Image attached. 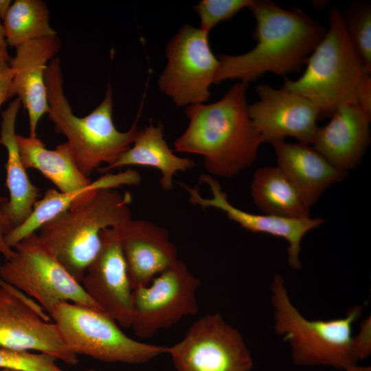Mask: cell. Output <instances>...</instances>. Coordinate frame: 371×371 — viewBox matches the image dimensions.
<instances>
[{"label": "cell", "instance_id": "4316f807", "mask_svg": "<svg viewBox=\"0 0 371 371\" xmlns=\"http://www.w3.org/2000/svg\"><path fill=\"white\" fill-rule=\"evenodd\" d=\"M56 357L45 352L0 347V369L16 371H65L56 364ZM85 371H97L88 370Z\"/></svg>", "mask_w": 371, "mask_h": 371}, {"label": "cell", "instance_id": "52a82bcc", "mask_svg": "<svg viewBox=\"0 0 371 371\" xmlns=\"http://www.w3.org/2000/svg\"><path fill=\"white\" fill-rule=\"evenodd\" d=\"M49 315L66 347L76 355L105 363L140 364L168 352V346L130 338L109 315L89 306L62 302Z\"/></svg>", "mask_w": 371, "mask_h": 371}, {"label": "cell", "instance_id": "1f68e13d", "mask_svg": "<svg viewBox=\"0 0 371 371\" xmlns=\"http://www.w3.org/2000/svg\"><path fill=\"white\" fill-rule=\"evenodd\" d=\"M357 102L371 117V75L366 77L360 85L357 94Z\"/></svg>", "mask_w": 371, "mask_h": 371}, {"label": "cell", "instance_id": "4dcf8cb0", "mask_svg": "<svg viewBox=\"0 0 371 371\" xmlns=\"http://www.w3.org/2000/svg\"><path fill=\"white\" fill-rule=\"evenodd\" d=\"M12 71L8 63L0 61V108L10 97Z\"/></svg>", "mask_w": 371, "mask_h": 371}, {"label": "cell", "instance_id": "ac0fdd59", "mask_svg": "<svg viewBox=\"0 0 371 371\" xmlns=\"http://www.w3.org/2000/svg\"><path fill=\"white\" fill-rule=\"evenodd\" d=\"M370 120L357 101L344 103L327 124L318 128L313 148L337 168L346 172L353 169L368 147Z\"/></svg>", "mask_w": 371, "mask_h": 371}, {"label": "cell", "instance_id": "603a6c76", "mask_svg": "<svg viewBox=\"0 0 371 371\" xmlns=\"http://www.w3.org/2000/svg\"><path fill=\"white\" fill-rule=\"evenodd\" d=\"M16 137L21 159L26 170H38L58 190L72 192L91 183L79 170L67 142L50 150L37 137L16 134Z\"/></svg>", "mask_w": 371, "mask_h": 371}, {"label": "cell", "instance_id": "9c48e42d", "mask_svg": "<svg viewBox=\"0 0 371 371\" xmlns=\"http://www.w3.org/2000/svg\"><path fill=\"white\" fill-rule=\"evenodd\" d=\"M208 37L209 32L184 25L167 45L168 64L158 84L177 106L203 104L210 96L220 62Z\"/></svg>", "mask_w": 371, "mask_h": 371}, {"label": "cell", "instance_id": "7c38bea8", "mask_svg": "<svg viewBox=\"0 0 371 371\" xmlns=\"http://www.w3.org/2000/svg\"><path fill=\"white\" fill-rule=\"evenodd\" d=\"M0 347L34 350L56 357L69 365L78 355L65 345L58 327L34 300L0 280Z\"/></svg>", "mask_w": 371, "mask_h": 371}, {"label": "cell", "instance_id": "9a60e30c", "mask_svg": "<svg viewBox=\"0 0 371 371\" xmlns=\"http://www.w3.org/2000/svg\"><path fill=\"white\" fill-rule=\"evenodd\" d=\"M199 181L207 183L212 197L205 199L201 196L198 188L180 183L188 192L189 201L201 208L214 207L223 211L227 216L251 232H262L281 237L289 243L288 264L293 269L302 268L300 260V243L304 236L310 230L324 223L322 218H287L267 214H254L234 207L227 201L225 192L219 183L210 175H201Z\"/></svg>", "mask_w": 371, "mask_h": 371}, {"label": "cell", "instance_id": "30bf717a", "mask_svg": "<svg viewBox=\"0 0 371 371\" xmlns=\"http://www.w3.org/2000/svg\"><path fill=\"white\" fill-rule=\"evenodd\" d=\"M167 354L177 371H250L254 366L243 335L219 313L196 320Z\"/></svg>", "mask_w": 371, "mask_h": 371}, {"label": "cell", "instance_id": "f546056e", "mask_svg": "<svg viewBox=\"0 0 371 371\" xmlns=\"http://www.w3.org/2000/svg\"><path fill=\"white\" fill-rule=\"evenodd\" d=\"M8 198L0 196V205L6 202ZM13 229V227L5 216L0 210V254H2L5 260L9 259L13 255V249L10 247L5 239L6 234Z\"/></svg>", "mask_w": 371, "mask_h": 371}, {"label": "cell", "instance_id": "5b68a950", "mask_svg": "<svg viewBox=\"0 0 371 371\" xmlns=\"http://www.w3.org/2000/svg\"><path fill=\"white\" fill-rule=\"evenodd\" d=\"M274 330L286 341L294 364L330 366L346 370L359 361L353 348L352 326L361 317L363 306L350 307L340 318L310 320L294 306L283 277L275 274L270 286Z\"/></svg>", "mask_w": 371, "mask_h": 371}, {"label": "cell", "instance_id": "d6a6232c", "mask_svg": "<svg viewBox=\"0 0 371 371\" xmlns=\"http://www.w3.org/2000/svg\"><path fill=\"white\" fill-rule=\"evenodd\" d=\"M11 57L8 51V45L5 41L2 23L0 21V61L10 63Z\"/></svg>", "mask_w": 371, "mask_h": 371}, {"label": "cell", "instance_id": "3957f363", "mask_svg": "<svg viewBox=\"0 0 371 371\" xmlns=\"http://www.w3.org/2000/svg\"><path fill=\"white\" fill-rule=\"evenodd\" d=\"M129 192L117 188L90 190L78 197L70 207L38 229L41 241L80 284L85 271L98 254L100 233L117 228L131 219Z\"/></svg>", "mask_w": 371, "mask_h": 371}, {"label": "cell", "instance_id": "ffe728a7", "mask_svg": "<svg viewBox=\"0 0 371 371\" xmlns=\"http://www.w3.org/2000/svg\"><path fill=\"white\" fill-rule=\"evenodd\" d=\"M16 98L1 114L0 144L7 150L5 186L9 191L8 201L0 205L13 228L23 223L30 215L40 190L30 180L21 159L15 133L16 116L21 108Z\"/></svg>", "mask_w": 371, "mask_h": 371}, {"label": "cell", "instance_id": "8fae6325", "mask_svg": "<svg viewBox=\"0 0 371 371\" xmlns=\"http://www.w3.org/2000/svg\"><path fill=\"white\" fill-rule=\"evenodd\" d=\"M200 280L178 260L146 286L133 289V313L131 327L146 339L171 327L181 318L198 313L196 293Z\"/></svg>", "mask_w": 371, "mask_h": 371}, {"label": "cell", "instance_id": "277c9868", "mask_svg": "<svg viewBox=\"0 0 371 371\" xmlns=\"http://www.w3.org/2000/svg\"><path fill=\"white\" fill-rule=\"evenodd\" d=\"M45 81L49 109L47 114L56 132L67 138V144L80 172L87 177L102 164H113L130 148L140 130L138 114L126 132L118 131L113 121V99L110 84L103 100L87 115L74 114L63 89V77L59 58L48 64Z\"/></svg>", "mask_w": 371, "mask_h": 371}, {"label": "cell", "instance_id": "7a4b0ae2", "mask_svg": "<svg viewBox=\"0 0 371 371\" xmlns=\"http://www.w3.org/2000/svg\"><path fill=\"white\" fill-rule=\"evenodd\" d=\"M247 86L240 82L217 102L188 106L189 124L175 141V150L201 155L206 170L221 177L250 166L262 142L249 115Z\"/></svg>", "mask_w": 371, "mask_h": 371}, {"label": "cell", "instance_id": "8d00e7d4", "mask_svg": "<svg viewBox=\"0 0 371 371\" xmlns=\"http://www.w3.org/2000/svg\"><path fill=\"white\" fill-rule=\"evenodd\" d=\"M1 280V279L0 278V280Z\"/></svg>", "mask_w": 371, "mask_h": 371}, {"label": "cell", "instance_id": "cb8c5ba5", "mask_svg": "<svg viewBox=\"0 0 371 371\" xmlns=\"http://www.w3.org/2000/svg\"><path fill=\"white\" fill-rule=\"evenodd\" d=\"M251 195L264 214L287 218H310V208L278 166L264 167L255 172Z\"/></svg>", "mask_w": 371, "mask_h": 371}, {"label": "cell", "instance_id": "6da1fadb", "mask_svg": "<svg viewBox=\"0 0 371 371\" xmlns=\"http://www.w3.org/2000/svg\"><path fill=\"white\" fill-rule=\"evenodd\" d=\"M248 8L256 21L257 44L240 55H220L215 83L238 79L248 84L267 72L300 71L326 32L300 9L285 10L268 0H252Z\"/></svg>", "mask_w": 371, "mask_h": 371}, {"label": "cell", "instance_id": "836d02e7", "mask_svg": "<svg viewBox=\"0 0 371 371\" xmlns=\"http://www.w3.org/2000/svg\"><path fill=\"white\" fill-rule=\"evenodd\" d=\"M11 4L10 0H0V20H3Z\"/></svg>", "mask_w": 371, "mask_h": 371}, {"label": "cell", "instance_id": "8992f818", "mask_svg": "<svg viewBox=\"0 0 371 371\" xmlns=\"http://www.w3.org/2000/svg\"><path fill=\"white\" fill-rule=\"evenodd\" d=\"M303 74L286 78L282 88L310 100L319 118L331 116L341 104L357 101L359 88L370 76L359 60L347 36L341 12L332 8L329 28L309 56Z\"/></svg>", "mask_w": 371, "mask_h": 371}, {"label": "cell", "instance_id": "5bb4252c", "mask_svg": "<svg viewBox=\"0 0 371 371\" xmlns=\"http://www.w3.org/2000/svg\"><path fill=\"white\" fill-rule=\"evenodd\" d=\"M258 100L249 105V117L262 143L293 137L312 144L318 129V110L307 98L283 88L265 84L256 87Z\"/></svg>", "mask_w": 371, "mask_h": 371}, {"label": "cell", "instance_id": "2e32d148", "mask_svg": "<svg viewBox=\"0 0 371 371\" xmlns=\"http://www.w3.org/2000/svg\"><path fill=\"white\" fill-rule=\"evenodd\" d=\"M60 47L57 36L34 40L16 48L9 63L12 71L10 97L17 96L27 110L31 137H36L38 123L48 111L45 73Z\"/></svg>", "mask_w": 371, "mask_h": 371}, {"label": "cell", "instance_id": "44dd1931", "mask_svg": "<svg viewBox=\"0 0 371 371\" xmlns=\"http://www.w3.org/2000/svg\"><path fill=\"white\" fill-rule=\"evenodd\" d=\"M195 161L175 155L164 138V126L152 123L140 130L134 143L112 164L99 168L102 175L126 166H143L160 170L159 184L164 191L173 188V177L179 171H186L195 166Z\"/></svg>", "mask_w": 371, "mask_h": 371}, {"label": "cell", "instance_id": "e0dca14e", "mask_svg": "<svg viewBox=\"0 0 371 371\" xmlns=\"http://www.w3.org/2000/svg\"><path fill=\"white\" fill-rule=\"evenodd\" d=\"M116 229L133 289L149 284L179 260L177 247L163 227L130 219Z\"/></svg>", "mask_w": 371, "mask_h": 371}, {"label": "cell", "instance_id": "e575fe53", "mask_svg": "<svg viewBox=\"0 0 371 371\" xmlns=\"http://www.w3.org/2000/svg\"><path fill=\"white\" fill-rule=\"evenodd\" d=\"M345 371H371V367L360 366L356 364L348 368Z\"/></svg>", "mask_w": 371, "mask_h": 371}, {"label": "cell", "instance_id": "484cf974", "mask_svg": "<svg viewBox=\"0 0 371 371\" xmlns=\"http://www.w3.org/2000/svg\"><path fill=\"white\" fill-rule=\"evenodd\" d=\"M348 40L363 68L371 73V4L357 1L342 13Z\"/></svg>", "mask_w": 371, "mask_h": 371}, {"label": "cell", "instance_id": "d4e9b609", "mask_svg": "<svg viewBox=\"0 0 371 371\" xmlns=\"http://www.w3.org/2000/svg\"><path fill=\"white\" fill-rule=\"evenodd\" d=\"M49 14L41 0H15L2 23L8 46L17 48L34 40L56 36Z\"/></svg>", "mask_w": 371, "mask_h": 371}, {"label": "cell", "instance_id": "f1b7e54d", "mask_svg": "<svg viewBox=\"0 0 371 371\" xmlns=\"http://www.w3.org/2000/svg\"><path fill=\"white\" fill-rule=\"evenodd\" d=\"M355 352L359 360L368 358L371 352V322L367 317L361 322L360 330L352 337Z\"/></svg>", "mask_w": 371, "mask_h": 371}, {"label": "cell", "instance_id": "83f0119b", "mask_svg": "<svg viewBox=\"0 0 371 371\" xmlns=\"http://www.w3.org/2000/svg\"><path fill=\"white\" fill-rule=\"evenodd\" d=\"M252 0H203L194 9L200 17V29L210 32L218 23L232 19Z\"/></svg>", "mask_w": 371, "mask_h": 371}, {"label": "cell", "instance_id": "d590c367", "mask_svg": "<svg viewBox=\"0 0 371 371\" xmlns=\"http://www.w3.org/2000/svg\"><path fill=\"white\" fill-rule=\"evenodd\" d=\"M0 371H16V370H9V369H0Z\"/></svg>", "mask_w": 371, "mask_h": 371}, {"label": "cell", "instance_id": "d6986e66", "mask_svg": "<svg viewBox=\"0 0 371 371\" xmlns=\"http://www.w3.org/2000/svg\"><path fill=\"white\" fill-rule=\"evenodd\" d=\"M271 144L277 157V166L309 208L326 188L347 176V172L333 166L313 147L284 140L273 141Z\"/></svg>", "mask_w": 371, "mask_h": 371}, {"label": "cell", "instance_id": "4fadbf2b", "mask_svg": "<svg viewBox=\"0 0 371 371\" xmlns=\"http://www.w3.org/2000/svg\"><path fill=\"white\" fill-rule=\"evenodd\" d=\"M100 249L88 266L82 286L87 295L120 326H131L133 288L116 228L100 233Z\"/></svg>", "mask_w": 371, "mask_h": 371}, {"label": "cell", "instance_id": "ba28073f", "mask_svg": "<svg viewBox=\"0 0 371 371\" xmlns=\"http://www.w3.org/2000/svg\"><path fill=\"white\" fill-rule=\"evenodd\" d=\"M13 255L0 266V278L30 297L49 314L62 302L102 311L33 233L13 247Z\"/></svg>", "mask_w": 371, "mask_h": 371}, {"label": "cell", "instance_id": "7402d4cb", "mask_svg": "<svg viewBox=\"0 0 371 371\" xmlns=\"http://www.w3.org/2000/svg\"><path fill=\"white\" fill-rule=\"evenodd\" d=\"M139 174L127 169L116 174L106 172L81 189L63 192L54 188L47 189L42 198L34 205L29 217L20 225L13 228L5 236L7 245L13 247L26 236L55 216L68 210L78 197L85 193L100 188H117L121 186H137L141 182Z\"/></svg>", "mask_w": 371, "mask_h": 371}]
</instances>
